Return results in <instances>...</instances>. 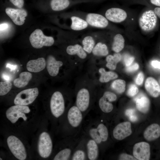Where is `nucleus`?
I'll list each match as a JSON object with an SVG mask.
<instances>
[{
  "label": "nucleus",
  "instance_id": "1",
  "mask_svg": "<svg viewBox=\"0 0 160 160\" xmlns=\"http://www.w3.org/2000/svg\"><path fill=\"white\" fill-rule=\"evenodd\" d=\"M73 89L74 103L85 117L93 107L96 97L97 83L87 72L79 74Z\"/></svg>",
  "mask_w": 160,
  "mask_h": 160
},
{
  "label": "nucleus",
  "instance_id": "2",
  "mask_svg": "<svg viewBox=\"0 0 160 160\" xmlns=\"http://www.w3.org/2000/svg\"><path fill=\"white\" fill-rule=\"evenodd\" d=\"M84 120L81 133L85 136L95 140L100 147V145L108 140V132L106 126L102 122H98L97 117Z\"/></svg>",
  "mask_w": 160,
  "mask_h": 160
},
{
  "label": "nucleus",
  "instance_id": "3",
  "mask_svg": "<svg viewBox=\"0 0 160 160\" xmlns=\"http://www.w3.org/2000/svg\"><path fill=\"white\" fill-rule=\"evenodd\" d=\"M66 118L70 136H76L80 135L84 116L82 112L73 102L68 109Z\"/></svg>",
  "mask_w": 160,
  "mask_h": 160
},
{
  "label": "nucleus",
  "instance_id": "4",
  "mask_svg": "<svg viewBox=\"0 0 160 160\" xmlns=\"http://www.w3.org/2000/svg\"><path fill=\"white\" fill-rule=\"evenodd\" d=\"M50 108L51 114L56 119L61 117L65 111V102L62 92L56 91L52 95L50 101Z\"/></svg>",
  "mask_w": 160,
  "mask_h": 160
},
{
  "label": "nucleus",
  "instance_id": "5",
  "mask_svg": "<svg viewBox=\"0 0 160 160\" xmlns=\"http://www.w3.org/2000/svg\"><path fill=\"white\" fill-rule=\"evenodd\" d=\"M7 143L13 156L19 160H24L27 156L25 147L21 140L17 137L11 135L7 139Z\"/></svg>",
  "mask_w": 160,
  "mask_h": 160
},
{
  "label": "nucleus",
  "instance_id": "6",
  "mask_svg": "<svg viewBox=\"0 0 160 160\" xmlns=\"http://www.w3.org/2000/svg\"><path fill=\"white\" fill-rule=\"evenodd\" d=\"M31 110L27 105H16L9 107L6 111V116L7 119L12 124L16 123L20 119L24 121L28 119L27 115Z\"/></svg>",
  "mask_w": 160,
  "mask_h": 160
},
{
  "label": "nucleus",
  "instance_id": "7",
  "mask_svg": "<svg viewBox=\"0 0 160 160\" xmlns=\"http://www.w3.org/2000/svg\"><path fill=\"white\" fill-rule=\"evenodd\" d=\"M53 147L52 141L49 134L43 132L40 135L38 143V151L40 156L47 158L51 155Z\"/></svg>",
  "mask_w": 160,
  "mask_h": 160
},
{
  "label": "nucleus",
  "instance_id": "8",
  "mask_svg": "<svg viewBox=\"0 0 160 160\" xmlns=\"http://www.w3.org/2000/svg\"><path fill=\"white\" fill-rule=\"evenodd\" d=\"M157 23V16L154 11L151 10L144 12L138 20L140 28L145 32H149L153 30Z\"/></svg>",
  "mask_w": 160,
  "mask_h": 160
},
{
  "label": "nucleus",
  "instance_id": "9",
  "mask_svg": "<svg viewBox=\"0 0 160 160\" xmlns=\"http://www.w3.org/2000/svg\"><path fill=\"white\" fill-rule=\"evenodd\" d=\"M29 40L32 46L36 49L43 46H51L54 42L52 37L45 36L41 30L39 29H36L31 33Z\"/></svg>",
  "mask_w": 160,
  "mask_h": 160
},
{
  "label": "nucleus",
  "instance_id": "10",
  "mask_svg": "<svg viewBox=\"0 0 160 160\" xmlns=\"http://www.w3.org/2000/svg\"><path fill=\"white\" fill-rule=\"evenodd\" d=\"M39 94V90L36 87L24 90L16 95L14 100V103L16 105H27L34 101Z\"/></svg>",
  "mask_w": 160,
  "mask_h": 160
},
{
  "label": "nucleus",
  "instance_id": "11",
  "mask_svg": "<svg viewBox=\"0 0 160 160\" xmlns=\"http://www.w3.org/2000/svg\"><path fill=\"white\" fill-rule=\"evenodd\" d=\"M134 156L137 160H148L150 156V146L145 142L136 143L133 148Z\"/></svg>",
  "mask_w": 160,
  "mask_h": 160
},
{
  "label": "nucleus",
  "instance_id": "12",
  "mask_svg": "<svg viewBox=\"0 0 160 160\" xmlns=\"http://www.w3.org/2000/svg\"><path fill=\"white\" fill-rule=\"evenodd\" d=\"M131 124L130 122L126 121L116 125L113 131V137L116 140H121L129 136L132 134Z\"/></svg>",
  "mask_w": 160,
  "mask_h": 160
},
{
  "label": "nucleus",
  "instance_id": "13",
  "mask_svg": "<svg viewBox=\"0 0 160 160\" xmlns=\"http://www.w3.org/2000/svg\"><path fill=\"white\" fill-rule=\"evenodd\" d=\"M106 18L114 23H119L124 21L127 14L124 10L118 8H112L108 9L105 13Z\"/></svg>",
  "mask_w": 160,
  "mask_h": 160
},
{
  "label": "nucleus",
  "instance_id": "14",
  "mask_svg": "<svg viewBox=\"0 0 160 160\" xmlns=\"http://www.w3.org/2000/svg\"><path fill=\"white\" fill-rule=\"evenodd\" d=\"M5 12L14 23L19 25H23L24 23L25 17L27 16L26 12L23 9L7 8L6 9Z\"/></svg>",
  "mask_w": 160,
  "mask_h": 160
},
{
  "label": "nucleus",
  "instance_id": "15",
  "mask_svg": "<svg viewBox=\"0 0 160 160\" xmlns=\"http://www.w3.org/2000/svg\"><path fill=\"white\" fill-rule=\"evenodd\" d=\"M86 137L82 134L81 138L75 148L71 160H84L87 159L86 148Z\"/></svg>",
  "mask_w": 160,
  "mask_h": 160
},
{
  "label": "nucleus",
  "instance_id": "16",
  "mask_svg": "<svg viewBox=\"0 0 160 160\" xmlns=\"http://www.w3.org/2000/svg\"><path fill=\"white\" fill-rule=\"evenodd\" d=\"M63 65V63L57 60L53 56L50 55L47 58V69L49 74L52 77H55L59 74L60 68Z\"/></svg>",
  "mask_w": 160,
  "mask_h": 160
},
{
  "label": "nucleus",
  "instance_id": "17",
  "mask_svg": "<svg viewBox=\"0 0 160 160\" xmlns=\"http://www.w3.org/2000/svg\"><path fill=\"white\" fill-rule=\"evenodd\" d=\"M86 21L90 25L103 28L106 27L108 24L107 19L102 15L96 13H89L86 17Z\"/></svg>",
  "mask_w": 160,
  "mask_h": 160
},
{
  "label": "nucleus",
  "instance_id": "18",
  "mask_svg": "<svg viewBox=\"0 0 160 160\" xmlns=\"http://www.w3.org/2000/svg\"><path fill=\"white\" fill-rule=\"evenodd\" d=\"M84 136L86 138V148L88 159L97 160L99 153V145L94 140Z\"/></svg>",
  "mask_w": 160,
  "mask_h": 160
},
{
  "label": "nucleus",
  "instance_id": "19",
  "mask_svg": "<svg viewBox=\"0 0 160 160\" xmlns=\"http://www.w3.org/2000/svg\"><path fill=\"white\" fill-rule=\"evenodd\" d=\"M66 52L70 55L76 56L83 65L84 62L87 58V54L81 45L78 44L69 45L66 48Z\"/></svg>",
  "mask_w": 160,
  "mask_h": 160
},
{
  "label": "nucleus",
  "instance_id": "20",
  "mask_svg": "<svg viewBox=\"0 0 160 160\" xmlns=\"http://www.w3.org/2000/svg\"><path fill=\"white\" fill-rule=\"evenodd\" d=\"M145 88L148 93L154 97L160 95V85L157 80L152 77H148L146 79Z\"/></svg>",
  "mask_w": 160,
  "mask_h": 160
},
{
  "label": "nucleus",
  "instance_id": "21",
  "mask_svg": "<svg viewBox=\"0 0 160 160\" xmlns=\"http://www.w3.org/2000/svg\"><path fill=\"white\" fill-rule=\"evenodd\" d=\"M46 65L44 58L39 57L28 61L26 64V68L30 72L37 73L43 70L45 68Z\"/></svg>",
  "mask_w": 160,
  "mask_h": 160
},
{
  "label": "nucleus",
  "instance_id": "22",
  "mask_svg": "<svg viewBox=\"0 0 160 160\" xmlns=\"http://www.w3.org/2000/svg\"><path fill=\"white\" fill-rule=\"evenodd\" d=\"M144 138L147 141H152L160 136V127L157 124H153L148 126L143 133Z\"/></svg>",
  "mask_w": 160,
  "mask_h": 160
},
{
  "label": "nucleus",
  "instance_id": "23",
  "mask_svg": "<svg viewBox=\"0 0 160 160\" xmlns=\"http://www.w3.org/2000/svg\"><path fill=\"white\" fill-rule=\"evenodd\" d=\"M111 103L103 95L99 97L96 96L94 105H97L101 111L107 113L111 112L113 109V106Z\"/></svg>",
  "mask_w": 160,
  "mask_h": 160
},
{
  "label": "nucleus",
  "instance_id": "24",
  "mask_svg": "<svg viewBox=\"0 0 160 160\" xmlns=\"http://www.w3.org/2000/svg\"><path fill=\"white\" fill-rule=\"evenodd\" d=\"M137 109L140 112L146 113L149 110L150 102L148 97L143 94L135 98Z\"/></svg>",
  "mask_w": 160,
  "mask_h": 160
},
{
  "label": "nucleus",
  "instance_id": "25",
  "mask_svg": "<svg viewBox=\"0 0 160 160\" xmlns=\"http://www.w3.org/2000/svg\"><path fill=\"white\" fill-rule=\"evenodd\" d=\"M32 78V74L30 72L27 71L22 72L20 74L19 77L14 81V85L17 88L23 87L28 84Z\"/></svg>",
  "mask_w": 160,
  "mask_h": 160
},
{
  "label": "nucleus",
  "instance_id": "26",
  "mask_svg": "<svg viewBox=\"0 0 160 160\" xmlns=\"http://www.w3.org/2000/svg\"><path fill=\"white\" fill-rule=\"evenodd\" d=\"M100 76L98 79L101 83H107L110 81L118 77V75L113 71H107L103 68H100L98 70Z\"/></svg>",
  "mask_w": 160,
  "mask_h": 160
},
{
  "label": "nucleus",
  "instance_id": "27",
  "mask_svg": "<svg viewBox=\"0 0 160 160\" xmlns=\"http://www.w3.org/2000/svg\"><path fill=\"white\" fill-rule=\"evenodd\" d=\"M122 58L121 55L119 53H116L113 55H109L106 58L107 62L106 67L110 70H115L117 64Z\"/></svg>",
  "mask_w": 160,
  "mask_h": 160
},
{
  "label": "nucleus",
  "instance_id": "28",
  "mask_svg": "<svg viewBox=\"0 0 160 160\" xmlns=\"http://www.w3.org/2000/svg\"><path fill=\"white\" fill-rule=\"evenodd\" d=\"M72 24L71 28L74 30L79 31L87 27L88 25L87 21L78 17L73 16L71 17Z\"/></svg>",
  "mask_w": 160,
  "mask_h": 160
},
{
  "label": "nucleus",
  "instance_id": "29",
  "mask_svg": "<svg viewBox=\"0 0 160 160\" xmlns=\"http://www.w3.org/2000/svg\"><path fill=\"white\" fill-rule=\"evenodd\" d=\"M125 40L124 37L120 34L115 35L112 45V50L116 53H119L124 48Z\"/></svg>",
  "mask_w": 160,
  "mask_h": 160
},
{
  "label": "nucleus",
  "instance_id": "30",
  "mask_svg": "<svg viewBox=\"0 0 160 160\" xmlns=\"http://www.w3.org/2000/svg\"><path fill=\"white\" fill-rule=\"evenodd\" d=\"M92 52L95 56H105L108 54V50L105 44L99 42L95 45Z\"/></svg>",
  "mask_w": 160,
  "mask_h": 160
},
{
  "label": "nucleus",
  "instance_id": "31",
  "mask_svg": "<svg viewBox=\"0 0 160 160\" xmlns=\"http://www.w3.org/2000/svg\"><path fill=\"white\" fill-rule=\"evenodd\" d=\"M69 4L68 0H52L51 2L52 9L55 11L63 10L67 7Z\"/></svg>",
  "mask_w": 160,
  "mask_h": 160
},
{
  "label": "nucleus",
  "instance_id": "32",
  "mask_svg": "<svg viewBox=\"0 0 160 160\" xmlns=\"http://www.w3.org/2000/svg\"><path fill=\"white\" fill-rule=\"evenodd\" d=\"M83 48L87 53H91L95 46V41L92 37L87 36L85 37L82 41Z\"/></svg>",
  "mask_w": 160,
  "mask_h": 160
},
{
  "label": "nucleus",
  "instance_id": "33",
  "mask_svg": "<svg viewBox=\"0 0 160 160\" xmlns=\"http://www.w3.org/2000/svg\"><path fill=\"white\" fill-rule=\"evenodd\" d=\"M111 86L113 90L118 93L121 94L125 90L126 82L122 79H116L112 82Z\"/></svg>",
  "mask_w": 160,
  "mask_h": 160
},
{
  "label": "nucleus",
  "instance_id": "34",
  "mask_svg": "<svg viewBox=\"0 0 160 160\" xmlns=\"http://www.w3.org/2000/svg\"><path fill=\"white\" fill-rule=\"evenodd\" d=\"M12 84L9 81H1L0 82V95L3 96L7 94L11 90Z\"/></svg>",
  "mask_w": 160,
  "mask_h": 160
},
{
  "label": "nucleus",
  "instance_id": "35",
  "mask_svg": "<svg viewBox=\"0 0 160 160\" xmlns=\"http://www.w3.org/2000/svg\"><path fill=\"white\" fill-rule=\"evenodd\" d=\"M139 90L136 86L134 84H131L127 92V95L131 97H133L138 93Z\"/></svg>",
  "mask_w": 160,
  "mask_h": 160
},
{
  "label": "nucleus",
  "instance_id": "36",
  "mask_svg": "<svg viewBox=\"0 0 160 160\" xmlns=\"http://www.w3.org/2000/svg\"><path fill=\"white\" fill-rule=\"evenodd\" d=\"M109 101L113 102L117 99L116 95L113 92L106 91L104 92L103 94Z\"/></svg>",
  "mask_w": 160,
  "mask_h": 160
},
{
  "label": "nucleus",
  "instance_id": "37",
  "mask_svg": "<svg viewBox=\"0 0 160 160\" xmlns=\"http://www.w3.org/2000/svg\"><path fill=\"white\" fill-rule=\"evenodd\" d=\"M139 65L137 63H132L130 65L126 66L125 70L128 72H134L138 69Z\"/></svg>",
  "mask_w": 160,
  "mask_h": 160
},
{
  "label": "nucleus",
  "instance_id": "38",
  "mask_svg": "<svg viewBox=\"0 0 160 160\" xmlns=\"http://www.w3.org/2000/svg\"><path fill=\"white\" fill-rule=\"evenodd\" d=\"M135 58L134 57L128 55L125 56L124 62L126 66H128L131 64L133 62Z\"/></svg>",
  "mask_w": 160,
  "mask_h": 160
},
{
  "label": "nucleus",
  "instance_id": "39",
  "mask_svg": "<svg viewBox=\"0 0 160 160\" xmlns=\"http://www.w3.org/2000/svg\"><path fill=\"white\" fill-rule=\"evenodd\" d=\"M119 159L121 160H137L134 156L125 153H122L120 155Z\"/></svg>",
  "mask_w": 160,
  "mask_h": 160
},
{
  "label": "nucleus",
  "instance_id": "40",
  "mask_svg": "<svg viewBox=\"0 0 160 160\" xmlns=\"http://www.w3.org/2000/svg\"><path fill=\"white\" fill-rule=\"evenodd\" d=\"M144 75L142 72H140L138 74L135 80L136 84L138 85H141L143 83Z\"/></svg>",
  "mask_w": 160,
  "mask_h": 160
},
{
  "label": "nucleus",
  "instance_id": "41",
  "mask_svg": "<svg viewBox=\"0 0 160 160\" xmlns=\"http://www.w3.org/2000/svg\"><path fill=\"white\" fill-rule=\"evenodd\" d=\"M10 1L14 5L19 8H22L24 4L23 0H10Z\"/></svg>",
  "mask_w": 160,
  "mask_h": 160
},
{
  "label": "nucleus",
  "instance_id": "42",
  "mask_svg": "<svg viewBox=\"0 0 160 160\" xmlns=\"http://www.w3.org/2000/svg\"><path fill=\"white\" fill-rule=\"evenodd\" d=\"M151 65L154 68L160 69V61L153 60L151 62Z\"/></svg>",
  "mask_w": 160,
  "mask_h": 160
},
{
  "label": "nucleus",
  "instance_id": "43",
  "mask_svg": "<svg viewBox=\"0 0 160 160\" xmlns=\"http://www.w3.org/2000/svg\"><path fill=\"white\" fill-rule=\"evenodd\" d=\"M135 110L134 109H127L125 112V115L129 117L135 114Z\"/></svg>",
  "mask_w": 160,
  "mask_h": 160
},
{
  "label": "nucleus",
  "instance_id": "44",
  "mask_svg": "<svg viewBox=\"0 0 160 160\" xmlns=\"http://www.w3.org/2000/svg\"><path fill=\"white\" fill-rule=\"evenodd\" d=\"M9 27L8 25L6 23H4L1 24L0 25V31L5 30L8 28Z\"/></svg>",
  "mask_w": 160,
  "mask_h": 160
},
{
  "label": "nucleus",
  "instance_id": "45",
  "mask_svg": "<svg viewBox=\"0 0 160 160\" xmlns=\"http://www.w3.org/2000/svg\"><path fill=\"white\" fill-rule=\"evenodd\" d=\"M129 120L132 122H135L136 121L138 118L137 116L135 114L129 117Z\"/></svg>",
  "mask_w": 160,
  "mask_h": 160
},
{
  "label": "nucleus",
  "instance_id": "46",
  "mask_svg": "<svg viewBox=\"0 0 160 160\" xmlns=\"http://www.w3.org/2000/svg\"><path fill=\"white\" fill-rule=\"evenodd\" d=\"M153 11L157 16L160 18V7H156Z\"/></svg>",
  "mask_w": 160,
  "mask_h": 160
},
{
  "label": "nucleus",
  "instance_id": "47",
  "mask_svg": "<svg viewBox=\"0 0 160 160\" xmlns=\"http://www.w3.org/2000/svg\"><path fill=\"white\" fill-rule=\"evenodd\" d=\"M150 1L152 4L160 7V0H150Z\"/></svg>",
  "mask_w": 160,
  "mask_h": 160
},
{
  "label": "nucleus",
  "instance_id": "48",
  "mask_svg": "<svg viewBox=\"0 0 160 160\" xmlns=\"http://www.w3.org/2000/svg\"><path fill=\"white\" fill-rule=\"evenodd\" d=\"M0 160H2V159L1 158V157H0Z\"/></svg>",
  "mask_w": 160,
  "mask_h": 160
}]
</instances>
